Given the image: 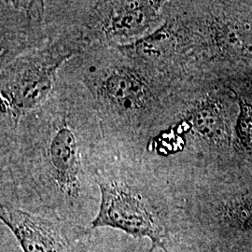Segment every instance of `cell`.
I'll return each mask as SVG.
<instances>
[{
	"label": "cell",
	"instance_id": "2",
	"mask_svg": "<svg viewBox=\"0 0 252 252\" xmlns=\"http://www.w3.org/2000/svg\"><path fill=\"white\" fill-rule=\"evenodd\" d=\"M70 54L40 51L20 57L2 77L1 94L9 112L26 113L40 107L53 90L57 68Z\"/></svg>",
	"mask_w": 252,
	"mask_h": 252
},
{
	"label": "cell",
	"instance_id": "6",
	"mask_svg": "<svg viewBox=\"0 0 252 252\" xmlns=\"http://www.w3.org/2000/svg\"><path fill=\"white\" fill-rule=\"evenodd\" d=\"M98 93L108 107L128 114L145 110L150 95L146 76L126 65L108 69L100 81Z\"/></svg>",
	"mask_w": 252,
	"mask_h": 252
},
{
	"label": "cell",
	"instance_id": "1",
	"mask_svg": "<svg viewBox=\"0 0 252 252\" xmlns=\"http://www.w3.org/2000/svg\"><path fill=\"white\" fill-rule=\"evenodd\" d=\"M100 205L91 228L108 227L135 238H148L150 252L161 248L165 252V229L158 213L138 188L126 180L100 178Z\"/></svg>",
	"mask_w": 252,
	"mask_h": 252
},
{
	"label": "cell",
	"instance_id": "4",
	"mask_svg": "<svg viewBox=\"0 0 252 252\" xmlns=\"http://www.w3.org/2000/svg\"><path fill=\"white\" fill-rule=\"evenodd\" d=\"M0 219L24 252H87V232L57 218L2 206Z\"/></svg>",
	"mask_w": 252,
	"mask_h": 252
},
{
	"label": "cell",
	"instance_id": "3",
	"mask_svg": "<svg viewBox=\"0 0 252 252\" xmlns=\"http://www.w3.org/2000/svg\"><path fill=\"white\" fill-rule=\"evenodd\" d=\"M43 144L45 180L59 196L77 202L85 182L79 132L63 115L51 126Z\"/></svg>",
	"mask_w": 252,
	"mask_h": 252
},
{
	"label": "cell",
	"instance_id": "5",
	"mask_svg": "<svg viewBox=\"0 0 252 252\" xmlns=\"http://www.w3.org/2000/svg\"><path fill=\"white\" fill-rule=\"evenodd\" d=\"M156 1H102L94 8V23L101 36L129 41L143 36L155 23L161 8Z\"/></svg>",
	"mask_w": 252,
	"mask_h": 252
},
{
	"label": "cell",
	"instance_id": "7",
	"mask_svg": "<svg viewBox=\"0 0 252 252\" xmlns=\"http://www.w3.org/2000/svg\"><path fill=\"white\" fill-rule=\"evenodd\" d=\"M244 117H242L241 132L242 136L247 140L248 143L252 144V111L245 108L243 110Z\"/></svg>",
	"mask_w": 252,
	"mask_h": 252
},
{
	"label": "cell",
	"instance_id": "8",
	"mask_svg": "<svg viewBox=\"0 0 252 252\" xmlns=\"http://www.w3.org/2000/svg\"><path fill=\"white\" fill-rule=\"evenodd\" d=\"M237 221L243 227H252V204L246 206L239 212Z\"/></svg>",
	"mask_w": 252,
	"mask_h": 252
}]
</instances>
